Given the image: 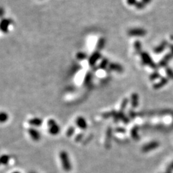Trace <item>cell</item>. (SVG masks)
Returning a JSON list of instances; mask_svg holds the SVG:
<instances>
[{"mask_svg": "<svg viewBox=\"0 0 173 173\" xmlns=\"http://www.w3.org/2000/svg\"><path fill=\"white\" fill-rule=\"evenodd\" d=\"M59 158L62 165V167L64 171L69 172L72 169V166L68 152L61 151L59 153Z\"/></svg>", "mask_w": 173, "mask_h": 173, "instance_id": "cell-1", "label": "cell"}, {"mask_svg": "<svg viewBox=\"0 0 173 173\" xmlns=\"http://www.w3.org/2000/svg\"><path fill=\"white\" fill-rule=\"evenodd\" d=\"M48 127L49 133L51 135H57L60 131V126L58 125L56 121L54 120L53 119H50L48 121Z\"/></svg>", "mask_w": 173, "mask_h": 173, "instance_id": "cell-2", "label": "cell"}, {"mask_svg": "<svg viewBox=\"0 0 173 173\" xmlns=\"http://www.w3.org/2000/svg\"><path fill=\"white\" fill-rule=\"evenodd\" d=\"M160 146V143L158 141H152L146 144L142 148V151L144 153H148L154 149H156Z\"/></svg>", "mask_w": 173, "mask_h": 173, "instance_id": "cell-3", "label": "cell"}, {"mask_svg": "<svg viewBox=\"0 0 173 173\" xmlns=\"http://www.w3.org/2000/svg\"><path fill=\"white\" fill-rule=\"evenodd\" d=\"M28 134H29L30 138L32 139L33 141L38 142L40 141L41 136H40V132L37 130V129H35L33 127L30 128L29 129H28Z\"/></svg>", "mask_w": 173, "mask_h": 173, "instance_id": "cell-4", "label": "cell"}, {"mask_svg": "<svg viewBox=\"0 0 173 173\" xmlns=\"http://www.w3.org/2000/svg\"><path fill=\"white\" fill-rule=\"evenodd\" d=\"M75 123L76 126H78L79 128H80L81 130H86L88 127L87 122L84 117L82 116H79L77 117L75 120Z\"/></svg>", "mask_w": 173, "mask_h": 173, "instance_id": "cell-5", "label": "cell"}, {"mask_svg": "<svg viewBox=\"0 0 173 173\" xmlns=\"http://www.w3.org/2000/svg\"><path fill=\"white\" fill-rule=\"evenodd\" d=\"M28 123L30 125L32 126L33 128L34 127H38L40 126L42 124V119L39 117H33L31 118L28 121Z\"/></svg>", "mask_w": 173, "mask_h": 173, "instance_id": "cell-6", "label": "cell"}, {"mask_svg": "<svg viewBox=\"0 0 173 173\" xmlns=\"http://www.w3.org/2000/svg\"><path fill=\"white\" fill-rule=\"evenodd\" d=\"M139 104V97L137 94L133 93L131 97V105L133 108H137Z\"/></svg>", "mask_w": 173, "mask_h": 173, "instance_id": "cell-7", "label": "cell"}, {"mask_svg": "<svg viewBox=\"0 0 173 173\" xmlns=\"http://www.w3.org/2000/svg\"><path fill=\"white\" fill-rule=\"evenodd\" d=\"M167 82H168V79L166 78H163L160 80V81L158 83L154 84L153 86V88L154 89H160V88L163 87L164 86H166V85L167 84Z\"/></svg>", "mask_w": 173, "mask_h": 173, "instance_id": "cell-8", "label": "cell"}, {"mask_svg": "<svg viewBox=\"0 0 173 173\" xmlns=\"http://www.w3.org/2000/svg\"><path fill=\"white\" fill-rule=\"evenodd\" d=\"M111 138H112V130L109 128L107 130V135H106V141H105V145L107 146H109L110 145Z\"/></svg>", "mask_w": 173, "mask_h": 173, "instance_id": "cell-9", "label": "cell"}, {"mask_svg": "<svg viewBox=\"0 0 173 173\" xmlns=\"http://www.w3.org/2000/svg\"><path fill=\"white\" fill-rule=\"evenodd\" d=\"M173 55L172 54H168V55H167L166 56H165V58L163 59V60H161L160 62V66H166L167 64V62L169 61L170 60H171L172 58Z\"/></svg>", "mask_w": 173, "mask_h": 173, "instance_id": "cell-10", "label": "cell"}, {"mask_svg": "<svg viewBox=\"0 0 173 173\" xmlns=\"http://www.w3.org/2000/svg\"><path fill=\"white\" fill-rule=\"evenodd\" d=\"M139 130L137 127H134L132 128V130L131 131V137H132V138L135 139V141H138L140 137H139Z\"/></svg>", "mask_w": 173, "mask_h": 173, "instance_id": "cell-11", "label": "cell"}, {"mask_svg": "<svg viewBox=\"0 0 173 173\" xmlns=\"http://www.w3.org/2000/svg\"><path fill=\"white\" fill-rule=\"evenodd\" d=\"M166 44H167L166 42H163L160 45L158 46V47L154 50V51H155L156 53H160L162 51H163L165 50Z\"/></svg>", "mask_w": 173, "mask_h": 173, "instance_id": "cell-12", "label": "cell"}, {"mask_svg": "<svg viewBox=\"0 0 173 173\" xmlns=\"http://www.w3.org/2000/svg\"><path fill=\"white\" fill-rule=\"evenodd\" d=\"M9 119V115L7 113L5 112H2L0 115V121L1 123H4Z\"/></svg>", "mask_w": 173, "mask_h": 173, "instance_id": "cell-13", "label": "cell"}, {"mask_svg": "<svg viewBox=\"0 0 173 173\" xmlns=\"http://www.w3.org/2000/svg\"><path fill=\"white\" fill-rule=\"evenodd\" d=\"M10 157L7 154H3L1 157V164L2 165H6L9 162Z\"/></svg>", "mask_w": 173, "mask_h": 173, "instance_id": "cell-14", "label": "cell"}, {"mask_svg": "<svg viewBox=\"0 0 173 173\" xmlns=\"http://www.w3.org/2000/svg\"><path fill=\"white\" fill-rule=\"evenodd\" d=\"M74 131H75V128H74L73 126H71V127H69L68 130H67L66 136L68 137H70L73 135Z\"/></svg>", "mask_w": 173, "mask_h": 173, "instance_id": "cell-15", "label": "cell"}, {"mask_svg": "<svg viewBox=\"0 0 173 173\" xmlns=\"http://www.w3.org/2000/svg\"><path fill=\"white\" fill-rule=\"evenodd\" d=\"M166 73L168 76L169 78L173 80V71L170 68H167L166 69Z\"/></svg>", "mask_w": 173, "mask_h": 173, "instance_id": "cell-16", "label": "cell"}, {"mask_svg": "<svg viewBox=\"0 0 173 173\" xmlns=\"http://www.w3.org/2000/svg\"><path fill=\"white\" fill-rule=\"evenodd\" d=\"M160 76V74H158V73H154L151 74V76H150V78H151V80H156L157 78H158Z\"/></svg>", "mask_w": 173, "mask_h": 173, "instance_id": "cell-17", "label": "cell"}, {"mask_svg": "<svg viewBox=\"0 0 173 173\" xmlns=\"http://www.w3.org/2000/svg\"><path fill=\"white\" fill-rule=\"evenodd\" d=\"M128 100L127 99H125L124 100V101L122 103V105H121V110H124V108L126 107V106L127 105L128 103Z\"/></svg>", "mask_w": 173, "mask_h": 173, "instance_id": "cell-18", "label": "cell"}, {"mask_svg": "<svg viewBox=\"0 0 173 173\" xmlns=\"http://www.w3.org/2000/svg\"><path fill=\"white\" fill-rule=\"evenodd\" d=\"M167 170H169V171H172V170H173V162H172L171 164L169 165L168 168H167Z\"/></svg>", "mask_w": 173, "mask_h": 173, "instance_id": "cell-19", "label": "cell"}, {"mask_svg": "<svg viewBox=\"0 0 173 173\" xmlns=\"http://www.w3.org/2000/svg\"><path fill=\"white\" fill-rule=\"evenodd\" d=\"M165 173H172V171H169V170H167V171L166 172H165Z\"/></svg>", "mask_w": 173, "mask_h": 173, "instance_id": "cell-20", "label": "cell"}, {"mask_svg": "<svg viewBox=\"0 0 173 173\" xmlns=\"http://www.w3.org/2000/svg\"><path fill=\"white\" fill-rule=\"evenodd\" d=\"M171 49L172 52L173 53V45H171Z\"/></svg>", "mask_w": 173, "mask_h": 173, "instance_id": "cell-21", "label": "cell"}, {"mask_svg": "<svg viewBox=\"0 0 173 173\" xmlns=\"http://www.w3.org/2000/svg\"><path fill=\"white\" fill-rule=\"evenodd\" d=\"M12 173H21V172L19 171H15V172H13Z\"/></svg>", "mask_w": 173, "mask_h": 173, "instance_id": "cell-22", "label": "cell"}, {"mask_svg": "<svg viewBox=\"0 0 173 173\" xmlns=\"http://www.w3.org/2000/svg\"><path fill=\"white\" fill-rule=\"evenodd\" d=\"M30 173H36V172H30Z\"/></svg>", "mask_w": 173, "mask_h": 173, "instance_id": "cell-23", "label": "cell"}]
</instances>
